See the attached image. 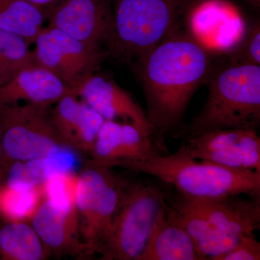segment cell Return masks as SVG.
Segmentation results:
<instances>
[{
  "instance_id": "2e32d148",
  "label": "cell",
  "mask_w": 260,
  "mask_h": 260,
  "mask_svg": "<svg viewBox=\"0 0 260 260\" xmlns=\"http://www.w3.org/2000/svg\"><path fill=\"white\" fill-rule=\"evenodd\" d=\"M70 93L71 88L57 75L36 64L25 68L0 87V107L20 102L51 107Z\"/></svg>"
},
{
  "instance_id": "cb8c5ba5",
  "label": "cell",
  "mask_w": 260,
  "mask_h": 260,
  "mask_svg": "<svg viewBox=\"0 0 260 260\" xmlns=\"http://www.w3.org/2000/svg\"><path fill=\"white\" fill-rule=\"evenodd\" d=\"M41 189H42L18 190L0 182V219L4 220L30 219L39 205Z\"/></svg>"
},
{
  "instance_id": "d6986e66",
  "label": "cell",
  "mask_w": 260,
  "mask_h": 260,
  "mask_svg": "<svg viewBox=\"0 0 260 260\" xmlns=\"http://www.w3.org/2000/svg\"><path fill=\"white\" fill-rule=\"evenodd\" d=\"M67 150L47 158L13 162L0 172V182L18 190L43 189L53 176L73 170V160Z\"/></svg>"
},
{
  "instance_id": "ba28073f",
  "label": "cell",
  "mask_w": 260,
  "mask_h": 260,
  "mask_svg": "<svg viewBox=\"0 0 260 260\" xmlns=\"http://www.w3.org/2000/svg\"><path fill=\"white\" fill-rule=\"evenodd\" d=\"M34 51L38 64L57 75L73 89L96 73L109 53L87 45L59 29L44 26L35 42Z\"/></svg>"
},
{
  "instance_id": "3957f363",
  "label": "cell",
  "mask_w": 260,
  "mask_h": 260,
  "mask_svg": "<svg viewBox=\"0 0 260 260\" xmlns=\"http://www.w3.org/2000/svg\"><path fill=\"white\" fill-rule=\"evenodd\" d=\"M121 168L157 178L190 198L232 194L260 197V172L206 160L198 162L181 147L174 154L126 162Z\"/></svg>"
},
{
  "instance_id": "7402d4cb",
  "label": "cell",
  "mask_w": 260,
  "mask_h": 260,
  "mask_svg": "<svg viewBox=\"0 0 260 260\" xmlns=\"http://www.w3.org/2000/svg\"><path fill=\"white\" fill-rule=\"evenodd\" d=\"M191 158L223 167L260 172V138L257 132H254L246 139L231 148L203 152L195 154Z\"/></svg>"
},
{
  "instance_id": "8992f818",
  "label": "cell",
  "mask_w": 260,
  "mask_h": 260,
  "mask_svg": "<svg viewBox=\"0 0 260 260\" xmlns=\"http://www.w3.org/2000/svg\"><path fill=\"white\" fill-rule=\"evenodd\" d=\"M167 201L160 187L129 180L103 246L101 260H138L157 215Z\"/></svg>"
},
{
  "instance_id": "8fae6325",
  "label": "cell",
  "mask_w": 260,
  "mask_h": 260,
  "mask_svg": "<svg viewBox=\"0 0 260 260\" xmlns=\"http://www.w3.org/2000/svg\"><path fill=\"white\" fill-rule=\"evenodd\" d=\"M166 155L153 138L129 123L106 120L89 153L90 161L102 167H121L128 162Z\"/></svg>"
},
{
  "instance_id": "e0dca14e",
  "label": "cell",
  "mask_w": 260,
  "mask_h": 260,
  "mask_svg": "<svg viewBox=\"0 0 260 260\" xmlns=\"http://www.w3.org/2000/svg\"><path fill=\"white\" fill-rule=\"evenodd\" d=\"M166 195L168 218L185 229L198 251L207 259H215L217 256L232 250L240 242L243 236L219 230L188 205L178 191L171 199L167 193Z\"/></svg>"
},
{
  "instance_id": "ac0fdd59",
  "label": "cell",
  "mask_w": 260,
  "mask_h": 260,
  "mask_svg": "<svg viewBox=\"0 0 260 260\" xmlns=\"http://www.w3.org/2000/svg\"><path fill=\"white\" fill-rule=\"evenodd\" d=\"M138 260H208L184 228L168 218L167 201L160 210Z\"/></svg>"
},
{
  "instance_id": "f1b7e54d",
  "label": "cell",
  "mask_w": 260,
  "mask_h": 260,
  "mask_svg": "<svg viewBox=\"0 0 260 260\" xmlns=\"http://www.w3.org/2000/svg\"><path fill=\"white\" fill-rule=\"evenodd\" d=\"M2 158H3V147H2L1 129H0V164H1Z\"/></svg>"
},
{
  "instance_id": "d4e9b609",
  "label": "cell",
  "mask_w": 260,
  "mask_h": 260,
  "mask_svg": "<svg viewBox=\"0 0 260 260\" xmlns=\"http://www.w3.org/2000/svg\"><path fill=\"white\" fill-rule=\"evenodd\" d=\"M223 61L229 64L260 65V25H246L239 42L224 54Z\"/></svg>"
},
{
  "instance_id": "9c48e42d",
  "label": "cell",
  "mask_w": 260,
  "mask_h": 260,
  "mask_svg": "<svg viewBox=\"0 0 260 260\" xmlns=\"http://www.w3.org/2000/svg\"><path fill=\"white\" fill-rule=\"evenodd\" d=\"M47 21L49 26L117 59L111 0H59L48 13Z\"/></svg>"
},
{
  "instance_id": "603a6c76",
  "label": "cell",
  "mask_w": 260,
  "mask_h": 260,
  "mask_svg": "<svg viewBox=\"0 0 260 260\" xmlns=\"http://www.w3.org/2000/svg\"><path fill=\"white\" fill-rule=\"evenodd\" d=\"M30 47L23 38L0 29V87L25 68L37 64Z\"/></svg>"
},
{
  "instance_id": "7c38bea8",
  "label": "cell",
  "mask_w": 260,
  "mask_h": 260,
  "mask_svg": "<svg viewBox=\"0 0 260 260\" xmlns=\"http://www.w3.org/2000/svg\"><path fill=\"white\" fill-rule=\"evenodd\" d=\"M241 15L225 0L193 2L186 17V25L205 47L216 54H224L239 42L233 31L243 34L244 25Z\"/></svg>"
},
{
  "instance_id": "ffe728a7",
  "label": "cell",
  "mask_w": 260,
  "mask_h": 260,
  "mask_svg": "<svg viewBox=\"0 0 260 260\" xmlns=\"http://www.w3.org/2000/svg\"><path fill=\"white\" fill-rule=\"evenodd\" d=\"M47 249L31 224L0 219V259L44 260Z\"/></svg>"
},
{
  "instance_id": "4fadbf2b",
  "label": "cell",
  "mask_w": 260,
  "mask_h": 260,
  "mask_svg": "<svg viewBox=\"0 0 260 260\" xmlns=\"http://www.w3.org/2000/svg\"><path fill=\"white\" fill-rule=\"evenodd\" d=\"M30 223L40 237L49 256L88 257L80 240L75 201L59 203L47 198L38 205Z\"/></svg>"
},
{
  "instance_id": "5bb4252c",
  "label": "cell",
  "mask_w": 260,
  "mask_h": 260,
  "mask_svg": "<svg viewBox=\"0 0 260 260\" xmlns=\"http://www.w3.org/2000/svg\"><path fill=\"white\" fill-rule=\"evenodd\" d=\"M179 194L188 205L222 232L244 236L259 230L260 197L232 194L197 198Z\"/></svg>"
},
{
  "instance_id": "4316f807",
  "label": "cell",
  "mask_w": 260,
  "mask_h": 260,
  "mask_svg": "<svg viewBox=\"0 0 260 260\" xmlns=\"http://www.w3.org/2000/svg\"><path fill=\"white\" fill-rule=\"evenodd\" d=\"M28 3H31L34 6L37 7L39 9L43 10L46 14L59 1V0H26Z\"/></svg>"
},
{
  "instance_id": "277c9868",
  "label": "cell",
  "mask_w": 260,
  "mask_h": 260,
  "mask_svg": "<svg viewBox=\"0 0 260 260\" xmlns=\"http://www.w3.org/2000/svg\"><path fill=\"white\" fill-rule=\"evenodd\" d=\"M194 0H111L117 59L134 68L172 32L184 25Z\"/></svg>"
},
{
  "instance_id": "44dd1931",
  "label": "cell",
  "mask_w": 260,
  "mask_h": 260,
  "mask_svg": "<svg viewBox=\"0 0 260 260\" xmlns=\"http://www.w3.org/2000/svg\"><path fill=\"white\" fill-rule=\"evenodd\" d=\"M47 15L26 0H0V29L34 44Z\"/></svg>"
},
{
  "instance_id": "83f0119b",
  "label": "cell",
  "mask_w": 260,
  "mask_h": 260,
  "mask_svg": "<svg viewBox=\"0 0 260 260\" xmlns=\"http://www.w3.org/2000/svg\"><path fill=\"white\" fill-rule=\"evenodd\" d=\"M244 1H245L246 3H249V4L252 5L254 8H258V9L259 8L260 0H244Z\"/></svg>"
},
{
  "instance_id": "6da1fadb",
  "label": "cell",
  "mask_w": 260,
  "mask_h": 260,
  "mask_svg": "<svg viewBox=\"0 0 260 260\" xmlns=\"http://www.w3.org/2000/svg\"><path fill=\"white\" fill-rule=\"evenodd\" d=\"M216 56L185 23L133 68L144 93L152 138L164 153L166 137L182 129L191 98L206 81Z\"/></svg>"
},
{
  "instance_id": "52a82bcc",
  "label": "cell",
  "mask_w": 260,
  "mask_h": 260,
  "mask_svg": "<svg viewBox=\"0 0 260 260\" xmlns=\"http://www.w3.org/2000/svg\"><path fill=\"white\" fill-rule=\"evenodd\" d=\"M51 110V107L32 104L0 107V172L13 162L47 158L71 150L56 130Z\"/></svg>"
},
{
  "instance_id": "484cf974",
  "label": "cell",
  "mask_w": 260,
  "mask_h": 260,
  "mask_svg": "<svg viewBox=\"0 0 260 260\" xmlns=\"http://www.w3.org/2000/svg\"><path fill=\"white\" fill-rule=\"evenodd\" d=\"M260 243L255 235L243 236L240 242L232 250L217 256L214 260H259Z\"/></svg>"
},
{
  "instance_id": "7a4b0ae2",
  "label": "cell",
  "mask_w": 260,
  "mask_h": 260,
  "mask_svg": "<svg viewBox=\"0 0 260 260\" xmlns=\"http://www.w3.org/2000/svg\"><path fill=\"white\" fill-rule=\"evenodd\" d=\"M205 85L204 105L180 135L185 140L213 130L257 131L260 126V65L215 64Z\"/></svg>"
},
{
  "instance_id": "30bf717a",
  "label": "cell",
  "mask_w": 260,
  "mask_h": 260,
  "mask_svg": "<svg viewBox=\"0 0 260 260\" xmlns=\"http://www.w3.org/2000/svg\"><path fill=\"white\" fill-rule=\"evenodd\" d=\"M71 93L93 108L105 121L121 119L152 137L151 126L145 109L111 77L98 71L73 89Z\"/></svg>"
},
{
  "instance_id": "5b68a950",
  "label": "cell",
  "mask_w": 260,
  "mask_h": 260,
  "mask_svg": "<svg viewBox=\"0 0 260 260\" xmlns=\"http://www.w3.org/2000/svg\"><path fill=\"white\" fill-rule=\"evenodd\" d=\"M129 179L88 160L75 178V206L80 240L88 257L99 254Z\"/></svg>"
},
{
  "instance_id": "9a60e30c",
  "label": "cell",
  "mask_w": 260,
  "mask_h": 260,
  "mask_svg": "<svg viewBox=\"0 0 260 260\" xmlns=\"http://www.w3.org/2000/svg\"><path fill=\"white\" fill-rule=\"evenodd\" d=\"M51 115L68 148L89 155L105 119L88 104L71 93L54 104Z\"/></svg>"
}]
</instances>
